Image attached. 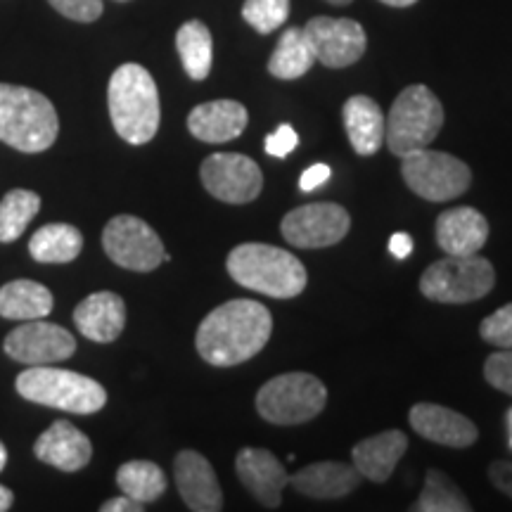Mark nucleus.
<instances>
[{"label":"nucleus","mask_w":512,"mask_h":512,"mask_svg":"<svg viewBox=\"0 0 512 512\" xmlns=\"http://www.w3.org/2000/svg\"><path fill=\"white\" fill-rule=\"evenodd\" d=\"M273 332V316L254 299H233L207 313L195 344L209 366L230 368L249 361L266 347Z\"/></svg>","instance_id":"obj_1"},{"label":"nucleus","mask_w":512,"mask_h":512,"mask_svg":"<svg viewBox=\"0 0 512 512\" xmlns=\"http://www.w3.org/2000/svg\"><path fill=\"white\" fill-rule=\"evenodd\" d=\"M107 105L114 131L126 143L145 145L157 136L159 119V91L152 74L136 62L121 64L112 74L107 86Z\"/></svg>","instance_id":"obj_2"},{"label":"nucleus","mask_w":512,"mask_h":512,"mask_svg":"<svg viewBox=\"0 0 512 512\" xmlns=\"http://www.w3.org/2000/svg\"><path fill=\"white\" fill-rule=\"evenodd\" d=\"M228 273L247 290L266 294L275 299H292L304 292L306 268L297 256L287 249L264 245V242H245L228 254Z\"/></svg>","instance_id":"obj_3"},{"label":"nucleus","mask_w":512,"mask_h":512,"mask_svg":"<svg viewBox=\"0 0 512 512\" xmlns=\"http://www.w3.org/2000/svg\"><path fill=\"white\" fill-rule=\"evenodd\" d=\"M60 133V119L46 95L0 83V143L27 155L46 152Z\"/></svg>","instance_id":"obj_4"},{"label":"nucleus","mask_w":512,"mask_h":512,"mask_svg":"<svg viewBox=\"0 0 512 512\" xmlns=\"http://www.w3.org/2000/svg\"><path fill=\"white\" fill-rule=\"evenodd\" d=\"M19 396L46 408L91 415L105 408L107 392L93 377L55 366H31L15 380Z\"/></svg>","instance_id":"obj_5"},{"label":"nucleus","mask_w":512,"mask_h":512,"mask_svg":"<svg viewBox=\"0 0 512 512\" xmlns=\"http://www.w3.org/2000/svg\"><path fill=\"white\" fill-rule=\"evenodd\" d=\"M444 126V107L430 88L415 83L403 88L394 100L389 117L384 121V143L392 155L403 157L408 152L430 147Z\"/></svg>","instance_id":"obj_6"},{"label":"nucleus","mask_w":512,"mask_h":512,"mask_svg":"<svg viewBox=\"0 0 512 512\" xmlns=\"http://www.w3.org/2000/svg\"><path fill=\"white\" fill-rule=\"evenodd\" d=\"M328 403V389L309 373H285L268 380L256 394V411L271 425L292 427L316 418Z\"/></svg>","instance_id":"obj_7"},{"label":"nucleus","mask_w":512,"mask_h":512,"mask_svg":"<svg viewBox=\"0 0 512 512\" xmlns=\"http://www.w3.org/2000/svg\"><path fill=\"white\" fill-rule=\"evenodd\" d=\"M496 271L484 256H453L437 261L422 273L420 292L439 304L477 302L494 290Z\"/></svg>","instance_id":"obj_8"},{"label":"nucleus","mask_w":512,"mask_h":512,"mask_svg":"<svg viewBox=\"0 0 512 512\" xmlns=\"http://www.w3.org/2000/svg\"><path fill=\"white\" fill-rule=\"evenodd\" d=\"M401 176L408 188L427 202L456 200L472 183V171L463 159L448 152L430 150V147H420L403 155Z\"/></svg>","instance_id":"obj_9"},{"label":"nucleus","mask_w":512,"mask_h":512,"mask_svg":"<svg viewBox=\"0 0 512 512\" xmlns=\"http://www.w3.org/2000/svg\"><path fill=\"white\" fill-rule=\"evenodd\" d=\"M102 247L114 264L126 268V271L150 273L171 256L166 254L164 242L159 235L147 226L138 216H114L102 230Z\"/></svg>","instance_id":"obj_10"},{"label":"nucleus","mask_w":512,"mask_h":512,"mask_svg":"<svg viewBox=\"0 0 512 512\" xmlns=\"http://www.w3.org/2000/svg\"><path fill=\"white\" fill-rule=\"evenodd\" d=\"M351 216L342 204L316 202L292 209L280 223L283 238L299 249L332 247L347 238Z\"/></svg>","instance_id":"obj_11"},{"label":"nucleus","mask_w":512,"mask_h":512,"mask_svg":"<svg viewBox=\"0 0 512 512\" xmlns=\"http://www.w3.org/2000/svg\"><path fill=\"white\" fill-rule=\"evenodd\" d=\"M200 176L209 195L228 204L252 202L264 188L259 164L238 152H216L207 157L202 162Z\"/></svg>","instance_id":"obj_12"},{"label":"nucleus","mask_w":512,"mask_h":512,"mask_svg":"<svg viewBox=\"0 0 512 512\" xmlns=\"http://www.w3.org/2000/svg\"><path fill=\"white\" fill-rule=\"evenodd\" d=\"M3 349L12 361L24 363V366H53L74 356L76 339L62 325L36 318L24 320V325L12 330L5 337Z\"/></svg>","instance_id":"obj_13"},{"label":"nucleus","mask_w":512,"mask_h":512,"mask_svg":"<svg viewBox=\"0 0 512 512\" xmlns=\"http://www.w3.org/2000/svg\"><path fill=\"white\" fill-rule=\"evenodd\" d=\"M302 29L309 38L316 62L330 69L351 67L368 48L366 29L356 19L313 17Z\"/></svg>","instance_id":"obj_14"},{"label":"nucleus","mask_w":512,"mask_h":512,"mask_svg":"<svg viewBox=\"0 0 512 512\" xmlns=\"http://www.w3.org/2000/svg\"><path fill=\"white\" fill-rule=\"evenodd\" d=\"M240 482L264 508L275 510L283 501L285 486L290 484L285 465L266 448H242L235 460Z\"/></svg>","instance_id":"obj_15"},{"label":"nucleus","mask_w":512,"mask_h":512,"mask_svg":"<svg viewBox=\"0 0 512 512\" xmlns=\"http://www.w3.org/2000/svg\"><path fill=\"white\" fill-rule=\"evenodd\" d=\"M178 494L195 512H219L223 508V491L214 467L202 453L181 451L174 463Z\"/></svg>","instance_id":"obj_16"},{"label":"nucleus","mask_w":512,"mask_h":512,"mask_svg":"<svg viewBox=\"0 0 512 512\" xmlns=\"http://www.w3.org/2000/svg\"><path fill=\"white\" fill-rule=\"evenodd\" d=\"M408 420L420 437L441 446L467 448L479 437L475 422L439 403H415Z\"/></svg>","instance_id":"obj_17"},{"label":"nucleus","mask_w":512,"mask_h":512,"mask_svg":"<svg viewBox=\"0 0 512 512\" xmlns=\"http://www.w3.org/2000/svg\"><path fill=\"white\" fill-rule=\"evenodd\" d=\"M34 453L38 460L62 472H79L91 463L93 444L72 422L57 420L36 439Z\"/></svg>","instance_id":"obj_18"},{"label":"nucleus","mask_w":512,"mask_h":512,"mask_svg":"<svg viewBox=\"0 0 512 512\" xmlns=\"http://www.w3.org/2000/svg\"><path fill=\"white\" fill-rule=\"evenodd\" d=\"M247 107L238 100H211L197 105L188 117V131L202 143H228L247 128Z\"/></svg>","instance_id":"obj_19"},{"label":"nucleus","mask_w":512,"mask_h":512,"mask_svg":"<svg viewBox=\"0 0 512 512\" xmlns=\"http://www.w3.org/2000/svg\"><path fill=\"white\" fill-rule=\"evenodd\" d=\"M74 323L83 337L98 344L119 339L126 325V304L114 292H93L74 309Z\"/></svg>","instance_id":"obj_20"},{"label":"nucleus","mask_w":512,"mask_h":512,"mask_svg":"<svg viewBox=\"0 0 512 512\" xmlns=\"http://www.w3.org/2000/svg\"><path fill=\"white\" fill-rule=\"evenodd\" d=\"M489 240V221L472 207H453L439 214L437 242L446 254L472 256Z\"/></svg>","instance_id":"obj_21"},{"label":"nucleus","mask_w":512,"mask_h":512,"mask_svg":"<svg viewBox=\"0 0 512 512\" xmlns=\"http://www.w3.org/2000/svg\"><path fill=\"white\" fill-rule=\"evenodd\" d=\"M361 472L351 463H311L302 467L297 475L290 477V484L299 494L318 498V501H330V498H342L351 494L361 484Z\"/></svg>","instance_id":"obj_22"},{"label":"nucleus","mask_w":512,"mask_h":512,"mask_svg":"<svg viewBox=\"0 0 512 512\" xmlns=\"http://www.w3.org/2000/svg\"><path fill=\"white\" fill-rule=\"evenodd\" d=\"M408 448V437L401 430H387L375 437H368L358 441L351 451L356 470L361 472V477L370 479V482L382 484L392 477V472L399 465Z\"/></svg>","instance_id":"obj_23"},{"label":"nucleus","mask_w":512,"mask_h":512,"mask_svg":"<svg viewBox=\"0 0 512 512\" xmlns=\"http://www.w3.org/2000/svg\"><path fill=\"white\" fill-rule=\"evenodd\" d=\"M344 128L356 155L370 157L384 143V114L368 95H354L344 102Z\"/></svg>","instance_id":"obj_24"},{"label":"nucleus","mask_w":512,"mask_h":512,"mask_svg":"<svg viewBox=\"0 0 512 512\" xmlns=\"http://www.w3.org/2000/svg\"><path fill=\"white\" fill-rule=\"evenodd\" d=\"M53 304V292L36 280H12L0 287V316L8 320L46 318Z\"/></svg>","instance_id":"obj_25"},{"label":"nucleus","mask_w":512,"mask_h":512,"mask_svg":"<svg viewBox=\"0 0 512 512\" xmlns=\"http://www.w3.org/2000/svg\"><path fill=\"white\" fill-rule=\"evenodd\" d=\"M83 249V235L69 223H48L29 240V254L38 264H69Z\"/></svg>","instance_id":"obj_26"},{"label":"nucleus","mask_w":512,"mask_h":512,"mask_svg":"<svg viewBox=\"0 0 512 512\" xmlns=\"http://www.w3.org/2000/svg\"><path fill=\"white\" fill-rule=\"evenodd\" d=\"M316 64V55H313L309 38H306L304 29L290 27L283 31L278 46H275L271 60H268V72L275 79L294 81L302 79L309 74V69Z\"/></svg>","instance_id":"obj_27"},{"label":"nucleus","mask_w":512,"mask_h":512,"mask_svg":"<svg viewBox=\"0 0 512 512\" xmlns=\"http://www.w3.org/2000/svg\"><path fill=\"white\" fill-rule=\"evenodd\" d=\"M176 48L181 55L185 74L192 81H204L211 72V60H214V43L207 24L200 19H190L185 22L176 34Z\"/></svg>","instance_id":"obj_28"},{"label":"nucleus","mask_w":512,"mask_h":512,"mask_svg":"<svg viewBox=\"0 0 512 512\" xmlns=\"http://www.w3.org/2000/svg\"><path fill=\"white\" fill-rule=\"evenodd\" d=\"M117 484L121 494L136 498L140 503H152L164 494L166 475L157 463L150 460H128L117 470Z\"/></svg>","instance_id":"obj_29"},{"label":"nucleus","mask_w":512,"mask_h":512,"mask_svg":"<svg viewBox=\"0 0 512 512\" xmlns=\"http://www.w3.org/2000/svg\"><path fill=\"white\" fill-rule=\"evenodd\" d=\"M41 211L36 192L17 188L0 200V242H15Z\"/></svg>","instance_id":"obj_30"},{"label":"nucleus","mask_w":512,"mask_h":512,"mask_svg":"<svg viewBox=\"0 0 512 512\" xmlns=\"http://www.w3.org/2000/svg\"><path fill=\"white\" fill-rule=\"evenodd\" d=\"M415 512H470L472 505L460 494L458 486L444 472L430 470L425 479V489L413 505Z\"/></svg>","instance_id":"obj_31"},{"label":"nucleus","mask_w":512,"mask_h":512,"mask_svg":"<svg viewBox=\"0 0 512 512\" xmlns=\"http://www.w3.org/2000/svg\"><path fill=\"white\" fill-rule=\"evenodd\" d=\"M242 17L259 34H273L290 17V0H245Z\"/></svg>","instance_id":"obj_32"},{"label":"nucleus","mask_w":512,"mask_h":512,"mask_svg":"<svg viewBox=\"0 0 512 512\" xmlns=\"http://www.w3.org/2000/svg\"><path fill=\"white\" fill-rule=\"evenodd\" d=\"M479 335L484 342L494 344L498 349H512V304L484 318L479 325Z\"/></svg>","instance_id":"obj_33"},{"label":"nucleus","mask_w":512,"mask_h":512,"mask_svg":"<svg viewBox=\"0 0 512 512\" xmlns=\"http://www.w3.org/2000/svg\"><path fill=\"white\" fill-rule=\"evenodd\" d=\"M484 377L498 392L512 396V349L496 351V354L486 358Z\"/></svg>","instance_id":"obj_34"},{"label":"nucleus","mask_w":512,"mask_h":512,"mask_svg":"<svg viewBox=\"0 0 512 512\" xmlns=\"http://www.w3.org/2000/svg\"><path fill=\"white\" fill-rule=\"evenodd\" d=\"M62 17L74 19V22L91 24L102 15V0H48Z\"/></svg>","instance_id":"obj_35"},{"label":"nucleus","mask_w":512,"mask_h":512,"mask_svg":"<svg viewBox=\"0 0 512 512\" xmlns=\"http://www.w3.org/2000/svg\"><path fill=\"white\" fill-rule=\"evenodd\" d=\"M297 143H299L297 131H294L290 124H283V126H278V131L271 133V136L266 138V152L271 157L283 159L290 155V152H294Z\"/></svg>","instance_id":"obj_36"},{"label":"nucleus","mask_w":512,"mask_h":512,"mask_svg":"<svg viewBox=\"0 0 512 512\" xmlns=\"http://www.w3.org/2000/svg\"><path fill=\"white\" fill-rule=\"evenodd\" d=\"M489 477L491 482L496 484V489H501L503 494H508L512 498V463H508V460H496V463H491Z\"/></svg>","instance_id":"obj_37"},{"label":"nucleus","mask_w":512,"mask_h":512,"mask_svg":"<svg viewBox=\"0 0 512 512\" xmlns=\"http://www.w3.org/2000/svg\"><path fill=\"white\" fill-rule=\"evenodd\" d=\"M330 174H332V171H330L328 164H313V166H309V169H306L304 174H302V181H299V188H302L304 192L316 190V188H320V185H323L325 181H328Z\"/></svg>","instance_id":"obj_38"},{"label":"nucleus","mask_w":512,"mask_h":512,"mask_svg":"<svg viewBox=\"0 0 512 512\" xmlns=\"http://www.w3.org/2000/svg\"><path fill=\"white\" fill-rule=\"evenodd\" d=\"M102 512H140L145 510V503L136 501V498L121 494L119 498H110L107 503H102Z\"/></svg>","instance_id":"obj_39"},{"label":"nucleus","mask_w":512,"mask_h":512,"mask_svg":"<svg viewBox=\"0 0 512 512\" xmlns=\"http://www.w3.org/2000/svg\"><path fill=\"white\" fill-rule=\"evenodd\" d=\"M389 252H392L396 259H406L413 252V238L408 233H394L389 238Z\"/></svg>","instance_id":"obj_40"},{"label":"nucleus","mask_w":512,"mask_h":512,"mask_svg":"<svg viewBox=\"0 0 512 512\" xmlns=\"http://www.w3.org/2000/svg\"><path fill=\"white\" fill-rule=\"evenodd\" d=\"M12 503H15V494H12V491L8 489V486L0 484V512L10 510V508H12Z\"/></svg>","instance_id":"obj_41"},{"label":"nucleus","mask_w":512,"mask_h":512,"mask_svg":"<svg viewBox=\"0 0 512 512\" xmlns=\"http://www.w3.org/2000/svg\"><path fill=\"white\" fill-rule=\"evenodd\" d=\"M384 5H392V8H411L418 0H380Z\"/></svg>","instance_id":"obj_42"},{"label":"nucleus","mask_w":512,"mask_h":512,"mask_svg":"<svg viewBox=\"0 0 512 512\" xmlns=\"http://www.w3.org/2000/svg\"><path fill=\"white\" fill-rule=\"evenodd\" d=\"M5 463H8V451H5L3 441H0V472L5 470Z\"/></svg>","instance_id":"obj_43"},{"label":"nucleus","mask_w":512,"mask_h":512,"mask_svg":"<svg viewBox=\"0 0 512 512\" xmlns=\"http://www.w3.org/2000/svg\"><path fill=\"white\" fill-rule=\"evenodd\" d=\"M328 3H332V5H349L351 0H328Z\"/></svg>","instance_id":"obj_44"},{"label":"nucleus","mask_w":512,"mask_h":512,"mask_svg":"<svg viewBox=\"0 0 512 512\" xmlns=\"http://www.w3.org/2000/svg\"><path fill=\"white\" fill-rule=\"evenodd\" d=\"M508 427H510V448H512V411L508 413Z\"/></svg>","instance_id":"obj_45"},{"label":"nucleus","mask_w":512,"mask_h":512,"mask_svg":"<svg viewBox=\"0 0 512 512\" xmlns=\"http://www.w3.org/2000/svg\"><path fill=\"white\" fill-rule=\"evenodd\" d=\"M121 3H124V0H121Z\"/></svg>","instance_id":"obj_46"}]
</instances>
